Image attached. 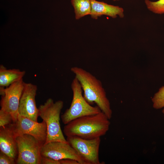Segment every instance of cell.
Segmentation results:
<instances>
[{
	"instance_id": "cell-1",
	"label": "cell",
	"mask_w": 164,
	"mask_h": 164,
	"mask_svg": "<svg viewBox=\"0 0 164 164\" xmlns=\"http://www.w3.org/2000/svg\"><path fill=\"white\" fill-rule=\"evenodd\" d=\"M109 120L102 111L84 116L65 125L63 132L67 137L75 136L85 139L100 138L109 130Z\"/></svg>"
},
{
	"instance_id": "cell-2",
	"label": "cell",
	"mask_w": 164,
	"mask_h": 164,
	"mask_svg": "<svg viewBox=\"0 0 164 164\" xmlns=\"http://www.w3.org/2000/svg\"><path fill=\"white\" fill-rule=\"evenodd\" d=\"M70 70L75 75L81 86L83 96L90 104L95 103L109 119L112 112L110 104L101 82L85 70L77 67H72Z\"/></svg>"
},
{
	"instance_id": "cell-3",
	"label": "cell",
	"mask_w": 164,
	"mask_h": 164,
	"mask_svg": "<svg viewBox=\"0 0 164 164\" xmlns=\"http://www.w3.org/2000/svg\"><path fill=\"white\" fill-rule=\"evenodd\" d=\"M63 105V101L54 102L52 99L50 98L38 108L39 116L46 123L47 126V138L44 144L55 141L67 142L60 123V114Z\"/></svg>"
},
{
	"instance_id": "cell-4",
	"label": "cell",
	"mask_w": 164,
	"mask_h": 164,
	"mask_svg": "<svg viewBox=\"0 0 164 164\" xmlns=\"http://www.w3.org/2000/svg\"><path fill=\"white\" fill-rule=\"evenodd\" d=\"M71 88L73 97L70 105L61 116L64 124L78 118L94 115L101 111L97 106H92L86 100L82 94L80 84L75 77L72 81Z\"/></svg>"
},
{
	"instance_id": "cell-5",
	"label": "cell",
	"mask_w": 164,
	"mask_h": 164,
	"mask_svg": "<svg viewBox=\"0 0 164 164\" xmlns=\"http://www.w3.org/2000/svg\"><path fill=\"white\" fill-rule=\"evenodd\" d=\"M18 147L17 164H41L43 145L32 136L19 135L16 138Z\"/></svg>"
},
{
	"instance_id": "cell-6",
	"label": "cell",
	"mask_w": 164,
	"mask_h": 164,
	"mask_svg": "<svg viewBox=\"0 0 164 164\" xmlns=\"http://www.w3.org/2000/svg\"><path fill=\"white\" fill-rule=\"evenodd\" d=\"M68 143L75 150L85 164H100L99 149L100 138L85 139L77 137H67Z\"/></svg>"
},
{
	"instance_id": "cell-7",
	"label": "cell",
	"mask_w": 164,
	"mask_h": 164,
	"mask_svg": "<svg viewBox=\"0 0 164 164\" xmlns=\"http://www.w3.org/2000/svg\"><path fill=\"white\" fill-rule=\"evenodd\" d=\"M24 84V82L22 79L5 88L0 87V94L2 95L1 109L11 114L13 119V122L17 120L19 115V108Z\"/></svg>"
},
{
	"instance_id": "cell-8",
	"label": "cell",
	"mask_w": 164,
	"mask_h": 164,
	"mask_svg": "<svg viewBox=\"0 0 164 164\" xmlns=\"http://www.w3.org/2000/svg\"><path fill=\"white\" fill-rule=\"evenodd\" d=\"M13 125L17 137L22 135H29L43 145L45 143L47 130L46 124L44 121L38 122L19 114L17 120L13 122Z\"/></svg>"
},
{
	"instance_id": "cell-9",
	"label": "cell",
	"mask_w": 164,
	"mask_h": 164,
	"mask_svg": "<svg viewBox=\"0 0 164 164\" xmlns=\"http://www.w3.org/2000/svg\"><path fill=\"white\" fill-rule=\"evenodd\" d=\"M41 154L42 156L48 157L56 160L70 159L77 161L80 164H85L67 142L55 141L45 143L42 147Z\"/></svg>"
},
{
	"instance_id": "cell-10",
	"label": "cell",
	"mask_w": 164,
	"mask_h": 164,
	"mask_svg": "<svg viewBox=\"0 0 164 164\" xmlns=\"http://www.w3.org/2000/svg\"><path fill=\"white\" fill-rule=\"evenodd\" d=\"M37 90L36 85L24 82L19 108L20 115L36 121H37L39 116V110L37 107L35 100Z\"/></svg>"
},
{
	"instance_id": "cell-11",
	"label": "cell",
	"mask_w": 164,
	"mask_h": 164,
	"mask_svg": "<svg viewBox=\"0 0 164 164\" xmlns=\"http://www.w3.org/2000/svg\"><path fill=\"white\" fill-rule=\"evenodd\" d=\"M16 137L13 122L0 127V151L16 160L18 153Z\"/></svg>"
},
{
	"instance_id": "cell-12",
	"label": "cell",
	"mask_w": 164,
	"mask_h": 164,
	"mask_svg": "<svg viewBox=\"0 0 164 164\" xmlns=\"http://www.w3.org/2000/svg\"><path fill=\"white\" fill-rule=\"evenodd\" d=\"M91 5L90 15L94 19H97L103 15L116 18L118 15L121 18L124 16L123 9L118 6L110 5L104 2L91 0Z\"/></svg>"
},
{
	"instance_id": "cell-13",
	"label": "cell",
	"mask_w": 164,
	"mask_h": 164,
	"mask_svg": "<svg viewBox=\"0 0 164 164\" xmlns=\"http://www.w3.org/2000/svg\"><path fill=\"white\" fill-rule=\"evenodd\" d=\"M26 72L19 69H8L2 65L0 66V87H7L13 83L23 79Z\"/></svg>"
},
{
	"instance_id": "cell-14",
	"label": "cell",
	"mask_w": 164,
	"mask_h": 164,
	"mask_svg": "<svg viewBox=\"0 0 164 164\" xmlns=\"http://www.w3.org/2000/svg\"><path fill=\"white\" fill-rule=\"evenodd\" d=\"M71 2L74 9L76 19L90 15L91 9V0H71Z\"/></svg>"
},
{
	"instance_id": "cell-15",
	"label": "cell",
	"mask_w": 164,
	"mask_h": 164,
	"mask_svg": "<svg viewBox=\"0 0 164 164\" xmlns=\"http://www.w3.org/2000/svg\"><path fill=\"white\" fill-rule=\"evenodd\" d=\"M145 3L147 9L150 11L155 14L164 13V0H159L155 2L145 0Z\"/></svg>"
},
{
	"instance_id": "cell-16",
	"label": "cell",
	"mask_w": 164,
	"mask_h": 164,
	"mask_svg": "<svg viewBox=\"0 0 164 164\" xmlns=\"http://www.w3.org/2000/svg\"><path fill=\"white\" fill-rule=\"evenodd\" d=\"M153 107L159 109L164 107V86L161 87L152 99Z\"/></svg>"
},
{
	"instance_id": "cell-17",
	"label": "cell",
	"mask_w": 164,
	"mask_h": 164,
	"mask_svg": "<svg viewBox=\"0 0 164 164\" xmlns=\"http://www.w3.org/2000/svg\"><path fill=\"white\" fill-rule=\"evenodd\" d=\"M13 122V119L11 114L1 109L0 110V127H5Z\"/></svg>"
},
{
	"instance_id": "cell-18",
	"label": "cell",
	"mask_w": 164,
	"mask_h": 164,
	"mask_svg": "<svg viewBox=\"0 0 164 164\" xmlns=\"http://www.w3.org/2000/svg\"><path fill=\"white\" fill-rule=\"evenodd\" d=\"M15 163H16V159L0 151V164H15Z\"/></svg>"
},
{
	"instance_id": "cell-19",
	"label": "cell",
	"mask_w": 164,
	"mask_h": 164,
	"mask_svg": "<svg viewBox=\"0 0 164 164\" xmlns=\"http://www.w3.org/2000/svg\"><path fill=\"white\" fill-rule=\"evenodd\" d=\"M41 164H60L59 161L50 158L42 156Z\"/></svg>"
},
{
	"instance_id": "cell-20",
	"label": "cell",
	"mask_w": 164,
	"mask_h": 164,
	"mask_svg": "<svg viewBox=\"0 0 164 164\" xmlns=\"http://www.w3.org/2000/svg\"><path fill=\"white\" fill-rule=\"evenodd\" d=\"M59 161L60 164H80L77 161L70 159H63Z\"/></svg>"
},
{
	"instance_id": "cell-21",
	"label": "cell",
	"mask_w": 164,
	"mask_h": 164,
	"mask_svg": "<svg viewBox=\"0 0 164 164\" xmlns=\"http://www.w3.org/2000/svg\"><path fill=\"white\" fill-rule=\"evenodd\" d=\"M162 112L164 117V107L163 108V109L162 111Z\"/></svg>"
},
{
	"instance_id": "cell-22",
	"label": "cell",
	"mask_w": 164,
	"mask_h": 164,
	"mask_svg": "<svg viewBox=\"0 0 164 164\" xmlns=\"http://www.w3.org/2000/svg\"><path fill=\"white\" fill-rule=\"evenodd\" d=\"M112 0L114 1H119V0Z\"/></svg>"
}]
</instances>
